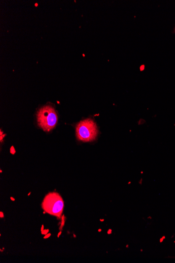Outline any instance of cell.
<instances>
[{"mask_svg":"<svg viewBox=\"0 0 175 263\" xmlns=\"http://www.w3.org/2000/svg\"><path fill=\"white\" fill-rule=\"evenodd\" d=\"M42 207L45 212L60 219L63 212L64 202L59 193L51 192L44 198Z\"/></svg>","mask_w":175,"mask_h":263,"instance_id":"cell-1","label":"cell"},{"mask_svg":"<svg viewBox=\"0 0 175 263\" xmlns=\"http://www.w3.org/2000/svg\"><path fill=\"white\" fill-rule=\"evenodd\" d=\"M98 134L96 123L91 119L81 121L76 127L77 139L82 142H91L95 140Z\"/></svg>","mask_w":175,"mask_h":263,"instance_id":"cell-2","label":"cell"},{"mask_svg":"<svg viewBox=\"0 0 175 263\" xmlns=\"http://www.w3.org/2000/svg\"><path fill=\"white\" fill-rule=\"evenodd\" d=\"M37 122L39 127L45 132H49L55 127L58 122V116L53 107H43L37 113Z\"/></svg>","mask_w":175,"mask_h":263,"instance_id":"cell-3","label":"cell"},{"mask_svg":"<svg viewBox=\"0 0 175 263\" xmlns=\"http://www.w3.org/2000/svg\"><path fill=\"white\" fill-rule=\"evenodd\" d=\"M0 136H1V139H0V140H1V142H2V141H3V138L4 137V135L3 134V132H2V130H1V132H0Z\"/></svg>","mask_w":175,"mask_h":263,"instance_id":"cell-4","label":"cell"},{"mask_svg":"<svg viewBox=\"0 0 175 263\" xmlns=\"http://www.w3.org/2000/svg\"><path fill=\"white\" fill-rule=\"evenodd\" d=\"M63 218H64V216H63V218H62V222H61V226L60 227V230H61V228H63V225H64V224H65V221H64V219H63Z\"/></svg>","mask_w":175,"mask_h":263,"instance_id":"cell-5","label":"cell"},{"mask_svg":"<svg viewBox=\"0 0 175 263\" xmlns=\"http://www.w3.org/2000/svg\"><path fill=\"white\" fill-rule=\"evenodd\" d=\"M48 232H49V230H45V231H42V234H47V233H48Z\"/></svg>","mask_w":175,"mask_h":263,"instance_id":"cell-6","label":"cell"},{"mask_svg":"<svg viewBox=\"0 0 175 263\" xmlns=\"http://www.w3.org/2000/svg\"><path fill=\"white\" fill-rule=\"evenodd\" d=\"M107 233H108V234H112V230H111V229H109V230L108 231V232H107Z\"/></svg>","mask_w":175,"mask_h":263,"instance_id":"cell-7","label":"cell"},{"mask_svg":"<svg viewBox=\"0 0 175 263\" xmlns=\"http://www.w3.org/2000/svg\"><path fill=\"white\" fill-rule=\"evenodd\" d=\"M11 153H13V154H14V153L15 152V151L13 147H12V149H11Z\"/></svg>","mask_w":175,"mask_h":263,"instance_id":"cell-8","label":"cell"},{"mask_svg":"<svg viewBox=\"0 0 175 263\" xmlns=\"http://www.w3.org/2000/svg\"><path fill=\"white\" fill-rule=\"evenodd\" d=\"M50 236H51V234H48L47 235H46L44 237V239H47L48 237H49Z\"/></svg>","mask_w":175,"mask_h":263,"instance_id":"cell-9","label":"cell"},{"mask_svg":"<svg viewBox=\"0 0 175 263\" xmlns=\"http://www.w3.org/2000/svg\"><path fill=\"white\" fill-rule=\"evenodd\" d=\"M0 214H1V218H3L4 214H3V212H0Z\"/></svg>","mask_w":175,"mask_h":263,"instance_id":"cell-10","label":"cell"},{"mask_svg":"<svg viewBox=\"0 0 175 263\" xmlns=\"http://www.w3.org/2000/svg\"><path fill=\"white\" fill-rule=\"evenodd\" d=\"M164 238H165V237L164 236L163 237V238H162V239H161V241H160V242H163V239H164Z\"/></svg>","mask_w":175,"mask_h":263,"instance_id":"cell-11","label":"cell"},{"mask_svg":"<svg viewBox=\"0 0 175 263\" xmlns=\"http://www.w3.org/2000/svg\"><path fill=\"white\" fill-rule=\"evenodd\" d=\"M128 247H129V245H128V244H127V245H126V248H128Z\"/></svg>","mask_w":175,"mask_h":263,"instance_id":"cell-12","label":"cell"},{"mask_svg":"<svg viewBox=\"0 0 175 263\" xmlns=\"http://www.w3.org/2000/svg\"><path fill=\"white\" fill-rule=\"evenodd\" d=\"M101 231H102V230H101V228H100V229H99V230H98L99 232H101Z\"/></svg>","mask_w":175,"mask_h":263,"instance_id":"cell-13","label":"cell"},{"mask_svg":"<svg viewBox=\"0 0 175 263\" xmlns=\"http://www.w3.org/2000/svg\"><path fill=\"white\" fill-rule=\"evenodd\" d=\"M100 221H101V222H104V219H100Z\"/></svg>","mask_w":175,"mask_h":263,"instance_id":"cell-14","label":"cell"},{"mask_svg":"<svg viewBox=\"0 0 175 263\" xmlns=\"http://www.w3.org/2000/svg\"><path fill=\"white\" fill-rule=\"evenodd\" d=\"M152 219L151 216H149V217H148V219Z\"/></svg>","mask_w":175,"mask_h":263,"instance_id":"cell-15","label":"cell"},{"mask_svg":"<svg viewBox=\"0 0 175 263\" xmlns=\"http://www.w3.org/2000/svg\"><path fill=\"white\" fill-rule=\"evenodd\" d=\"M140 252H143V249H140Z\"/></svg>","mask_w":175,"mask_h":263,"instance_id":"cell-16","label":"cell"},{"mask_svg":"<svg viewBox=\"0 0 175 263\" xmlns=\"http://www.w3.org/2000/svg\"><path fill=\"white\" fill-rule=\"evenodd\" d=\"M61 232H60L59 233V234H58V237L60 235V234H61Z\"/></svg>","mask_w":175,"mask_h":263,"instance_id":"cell-17","label":"cell"},{"mask_svg":"<svg viewBox=\"0 0 175 263\" xmlns=\"http://www.w3.org/2000/svg\"></svg>","mask_w":175,"mask_h":263,"instance_id":"cell-18","label":"cell"}]
</instances>
